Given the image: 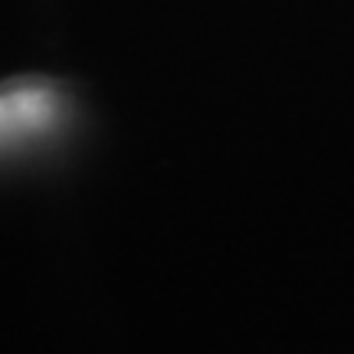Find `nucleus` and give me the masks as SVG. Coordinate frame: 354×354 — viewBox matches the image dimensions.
<instances>
[{
	"instance_id": "f257e3e1",
	"label": "nucleus",
	"mask_w": 354,
	"mask_h": 354,
	"mask_svg": "<svg viewBox=\"0 0 354 354\" xmlns=\"http://www.w3.org/2000/svg\"><path fill=\"white\" fill-rule=\"evenodd\" d=\"M59 118V95L46 82H13L0 88V151L43 138Z\"/></svg>"
}]
</instances>
